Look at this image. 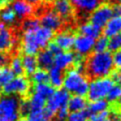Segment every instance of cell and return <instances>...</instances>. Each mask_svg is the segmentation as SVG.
Instances as JSON below:
<instances>
[{
  "label": "cell",
  "mask_w": 121,
  "mask_h": 121,
  "mask_svg": "<svg viewBox=\"0 0 121 121\" xmlns=\"http://www.w3.org/2000/svg\"><path fill=\"white\" fill-rule=\"evenodd\" d=\"M85 68L93 78L109 77L114 68L111 52H95L88 58Z\"/></svg>",
  "instance_id": "obj_1"
},
{
  "label": "cell",
  "mask_w": 121,
  "mask_h": 121,
  "mask_svg": "<svg viewBox=\"0 0 121 121\" xmlns=\"http://www.w3.org/2000/svg\"><path fill=\"white\" fill-rule=\"evenodd\" d=\"M64 74L62 87L69 94L85 96L88 92L89 81L82 72L77 68H69Z\"/></svg>",
  "instance_id": "obj_2"
},
{
  "label": "cell",
  "mask_w": 121,
  "mask_h": 121,
  "mask_svg": "<svg viewBox=\"0 0 121 121\" xmlns=\"http://www.w3.org/2000/svg\"><path fill=\"white\" fill-rule=\"evenodd\" d=\"M20 102L15 95L0 96V121H17L21 113Z\"/></svg>",
  "instance_id": "obj_3"
},
{
  "label": "cell",
  "mask_w": 121,
  "mask_h": 121,
  "mask_svg": "<svg viewBox=\"0 0 121 121\" xmlns=\"http://www.w3.org/2000/svg\"><path fill=\"white\" fill-rule=\"evenodd\" d=\"M114 85L111 78H96L89 81L87 96L90 101L105 99L111 88Z\"/></svg>",
  "instance_id": "obj_4"
},
{
  "label": "cell",
  "mask_w": 121,
  "mask_h": 121,
  "mask_svg": "<svg viewBox=\"0 0 121 121\" xmlns=\"http://www.w3.org/2000/svg\"><path fill=\"white\" fill-rule=\"evenodd\" d=\"M69 97L70 94L66 90H64L63 88H59L57 91H54L50 97H48V99L45 102L44 109L47 111L48 113L54 116L58 110L64 106H67Z\"/></svg>",
  "instance_id": "obj_5"
},
{
  "label": "cell",
  "mask_w": 121,
  "mask_h": 121,
  "mask_svg": "<svg viewBox=\"0 0 121 121\" xmlns=\"http://www.w3.org/2000/svg\"><path fill=\"white\" fill-rule=\"evenodd\" d=\"M30 82L24 76H16L3 86L2 91L9 95H25L29 92Z\"/></svg>",
  "instance_id": "obj_6"
},
{
  "label": "cell",
  "mask_w": 121,
  "mask_h": 121,
  "mask_svg": "<svg viewBox=\"0 0 121 121\" xmlns=\"http://www.w3.org/2000/svg\"><path fill=\"white\" fill-rule=\"evenodd\" d=\"M113 16L112 8L109 4L98 5L90 14V21L98 28H103L109 20Z\"/></svg>",
  "instance_id": "obj_7"
},
{
  "label": "cell",
  "mask_w": 121,
  "mask_h": 121,
  "mask_svg": "<svg viewBox=\"0 0 121 121\" xmlns=\"http://www.w3.org/2000/svg\"><path fill=\"white\" fill-rule=\"evenodd\" d=\"M94 44L95 39L79 34L75 37L73 48L78 56L83 58L91 54V52L94 50Z\"/></svg>",
  "instance_id": "obj_8"
},
{
  "label": "cell",
  "mask_w": 121,
  "mask_h": 121,
  "mask_svg": "<svg viewBox=\"0 0 121 121\" xmlns=\"http://www.w3.org/2000/svg\"><path fill=\"white\" fill-rule=\"evenodd\" d=\"M16 43L15 36L8 26L0 23V52L11 50Z\"/></svg>",
  "instance_id": "obj_9"
},
{
  "label": "cell",
  "mask_w": 121,
  "mask_h": 121,
  "mask_svg": "<svg viewBox=\"0 0 121 121\" xmlns=\"http://www.w3.org/2000/svg\"><path fill=\"white\" fill-rule=\"evenodd\" d=\"M39 20L42 26H44L52 31L59 30L62 26V19L54 10H47L43 12Z\"/></svg>",
  "instance_id": "obj_10"
},
{
  "label": "cell",
  "mask_w": 121,
  "mask_h": 121,
  "mask_svg": "<svg viewBox=\"0 0 121 121\" xmlns=\"http://www.w3.org/2000/svg\"><path fill=\"white\" fill-rule=\"evenodd\" d=\"M22 50L25 55H37L40 51L34 38V30H23L22 35Z\"/></svg>",
  "instance_id": "obj_11"
},
{
  "label": "cell",
  "mask_w": 121,
  "mask_h": 121,
  "mask_svg": "<svg viewBox=\"0 0 121 121\" xmlns=\"http://www.w3.org/2000/svg\"><path fill=\"white\" fill-rule=\"evenodd\" d=\"M76 57L71 51H60L54 56V66L60 68V70H67L76 62Z\"/></svg>",
  "instance_id": "obj_12"
},
{
  "label": "cell",
  "mask_w": 121,
  "mask_h": 121,
  "mask_svg": "<svg viewBox=\"0 0 121 121\" xmlns=\"http://www.w3.org/2000/svg\"><path fill=\"white\" fill-rule=\"evenodd\" d=\"M15 15L19 19H26L31 17L34 13V7L26 0H14L11 7Z\"/></svg>",
  "instance_id": "obj_13"
},
{
  "label": "cell",
  "mask_w": 121,
  "mask_h": 121,
  "mask_svg": "<svg viewBox=\"0 0 121 121\" xmlns=\"http://www.w3.org/2000/svg\"><path fill=\"white\" fill-rule=\"evenodd\" d=\"M34 38L36 41L37 45L39 46L40 50L44 49L47 47V45L51 43V41L54 38V31L40 26L37 29L34 30Z\"/></svg>",
  "instance_id": "obj_14"
},
{
  "label": "cell",
  "mask_w": 121,
  "mask_h": 121,
  "mask_svg": "<svg viewBox=\"0 0 121 121\" xmlns=\"http://www.w3.org/2000/svg\"><path fill=\"white\" fill-rule=\"evenodd\" d=\"M75 36L69 31H60L57 33L53 41L60 48L61 51H70L73 48Z\"/></svg>",
  "instance_id": "obj_15"
},
{
  "label": "cell",
  "mask_w": 121,
  "mask_h": 121,
  "mask_svg": "<svg viewBox=\"0 0 121 121\" xmlns=\"http://www.w3.org/2000/svg\"><path fill=\"white\" fill-rule=\"evenodd\" d=\"M53 9L61 19H68L73 14V6L69 0H54Z\"/></svg>",
  "instance_id": "obj_16"
},
{
  "label": "cell",
  "mask_w": 121,
  "mask_h": 121,
  "mask_svg": "<svg viewBox=\"0 0 121 121\" xmlns=\"http://www.w3.org/2000/svg\"><path fill=\"white\" fill-rule=\"evenodd\" d=\"M36 59H37L38 67L44 70H48L54 64V55L47 48L39 51Z\"/></svg>",
  "instance_id": "obj_17"
},
{
  "label": "cell",
  "mask_w": 121,
  "mask_h": 121,
  "mask_svg": "<svg viewBox=\"0 0 121 121\" xmlns=\"http://www.w3.org/2000/svg\"><path fill=\"white\" fill-rule=\"evenodd\" d=\"M48 74V82L53 88H61L63 82V71L56 66H52L47 71Z\"/></svg>",
  "instance_id": "obj_18"
},
{
  "label": "cell",
  "mask_w": 121,
  "mask_h": 121,
  "mask_svg": "<svg viewBox=\"0 0 121 121\" xmlns=\"http://www.w3.org/2000/svg\"><path fill=\"white\" fill-rule=\"evenodd\" d=\"M103 28L104 36L108 38L116 34H121V16H112Z\"/></svg>",
  "instance_id": "obj_19"
},
{
  "label": "cell",
  "mask_w": 121,
  "mask_h": 121,
  "mask_svg": "<svg viewBox=\"0 0 121 121\" xmlns=\"http://www.w3.org/2000/svg\"><path fill=\"white\" fill-rule=\"evenodd\" d=\"M71 5L84 13H91L98 5L99 0H69Z\"/></svg>",
  "instance_id": "obj_20"
},
{
  "label": "cell",
  "mask_w": 121,
  "mask_h": 121,
  "mask_svg": "<svg viewBox=\"0 0 121 121\" xmlns=\"http://www.w3.org/2000/svg\"><path fill=\"white\" fill-rule=\"evenodd\" d=\"M87 105L88 104H87V100H86L85 96L73 95L72 96L69 97V100L67 103V108H68L69 112H78V111L86 110Z\"/></svg>",
  "instance_id": "obj_21"
},
{
  "label": "cell",
  "mask_w": 121,
  "mask_h": 121,
  "mask_svg": "<svg viewBox=\"0 0 121 121\" xmlns=\"http://www.w3.org/2000/svg\"><path fill=\"white\" fill-rule=\"evenodd\" d=\"M78 32L80 35H84L93 39H96L101 34V29L93 25L91 22H84L78 26Z\"/></svg>",
  "instance_id": "obj_22"
},
{
  "label": "cell",
  "mask_w": 121,
  "mask_h": 121,
  "mask_svg": "<svg viewBox=\"0 0 121 121\" xmlns=\"http://www.w3.org/2000/svg\"><path fill=\"white\" fill-rule=\"evenodd\" d=\"M52 115L47 112V111L43 108L42 110L30 111L26 114V118L25 121H51Z\"/></svg>",
  "instance_id": "obj_23"
},
{
  "label": "cell",
  "mask_w": 121,
  "mask_h": 121,
  "mask_svg": "<svg viewBox=\"0 0 121 121\" xmlns=\"http://www.w3.org/2000/svg\"><path fill=\"white\" fill-rule=\"evenodd\" d=\"M22 59V65L24 72H26L27 75H31L37 68H38V63H37V59L33 55H25L23 56Z\"/></svg>",
  "instance_id": "obj_24"
},
{
  "label": "cell",
  "mask_w": 121,
  "mask_h": 121,
  "mask_svg": "<svg viewBox=\"0 0 121 121\" xmlns=\"http://www.w3.org/2000/svg\"><path fill=\"white\" fill-rule=\"evenodd\" d=\"M108 108H109V102L106 99H99V100L91 101V103L87 105L86 111L88 112L89 114H94L106 111L108 110Z\"/></svg>",
  "instance_id": "obj_25"
},
{
  "label": "cell",
  "mask_w": 121,
  "mask_h": 121,
  "mask_svg": "<svg viewBox=\"0 0 121 121\" xmlns=\"http://www.w3.org/2000/svg\"><path fill=\"white\" fill-rule=\"evenodd\" d=\"M45 102H46L45 98H43V96H41V95H37L35 93H32V95H30L29 99L27 100L28 107H29V112L30 111H36V110L43 109L44 106H45Z\"/></svg>",
  "instance_id": "obj_26"
},
{
  "label": "cell",
  "mask_w": 121,
  "mask_h": 121,
  "mask_svg": "<svg viewBox=\"0 0 121 121\" xmlns=\"http://www.w3.org/2000/svg\"><path fill=\"white\" fill-rule=\"evenodd\" d=\"M54 91L55 88H53L49 83H41V84H35L32 93H35L47 100L48 97H50V95L54 93Z\"/></svg>",
  "instance_id": "obj_27"
},
{
  "label": "cell",
  "mask_w": 121,
  "mask_h": 121,
  "mask_svg": "<svg viewBox=\"0 0 121 121\" xmlns=\"http://www.w3.org/2000/svg\"><path fill=\"white\" fill-rule=\"evenodd\" d=\"M0 20L6 26H12L16 23L17 17L11 8L8 7L0 11Z\"/></svg>",
  "instance_id": "obj_28"
},
{
  "label": "cell",
  "mask_w": 121,
  "mask_h": 121,
  "mask_svg": "<svg viewBox=\"0 0 121 121\" xmlns=\"http://www.w3.org/2000/svg\"><path fill=\"white\" fill-rule=\"evenodd\" d=\"M31 79L35 84L48 83V74L47 71L42 68H37L31 74Z\"/></svg>",
  "instance_id": "obj_29"
},
{
  "label": "cell",
  "mask_w": 121,
  "mask_h": 121,
  "mask_svg": "<svg viewBox=\"0 0 121 121\" xmlns=\"http://www.w3.org/2000/svg\"><path fill=\"white\" fill-rule=\"evenodd\" d=\"M10 70L14 74V76H22L24 73L23 65H22V59L19 56H14L10 60Z\"/></svg>",
  "instance_id": "obj_30"
},
{
  "label": "cell",
  "mask_w": 121,
  "mask_h": 121,
  "mask_svg": "<svg viewBox=\"0 0 121 121\" xmlns=\"http://www.w3.org/2000/svg\"><path fill=\"white\" fill-rule=\"evenodd\" d=\"M14 74L8 66H1L0 67V85L4 86L9 81H10L14 78Z\"/></svg>",
  "instance_id": "obj_31"
},
{
  "label": "cell",
  "mask_w": 121,
  "mask_h": 121,
  "mask_svg": "<svg viewBox=\"0 0 121 121\" xmlns=\"http://www.w3.org/2000/svg\"><path fill=\"white\" fill-rule=\"evenodd\" d=\"M66 121H89V113L86 110L70 112Z\"/></svg>",
  "instance_id": "obj_32"
},
{
  "label": "cell",
  "mask_w": 121,
  "mask_h": 121,
  "mask_svg": "<svg viewBox=\"0 0 121 121\" xmlns=\"http://www.w3.org/2000/svg\"><path fill=\"white\" fill-rule=\"evenodd\" d=\"M108 49L111 52L121 49V34H116L108 38Z\"/></svg>",
  "instance_id": "obj_33"
},
{
  "label": "cell",
  "mask_w": 121,
  "mask_h": 121,
  "mask_svg": "<svg viewBox=\"0 0 121 121\" xmlns=\"http://www.w3.org/2000/svg\"><path fill=\"white\" fill-rule=\"evenodd\" d=\"M95 52H104L108 50V37L106 36H99L95 40L94 44Z\"/></svg>",
  "instance_id": "obj_34"
},
{
  "label": "cell",
  "mask_w": 121,
  "mask_h": 121,
  "mask_svg": "<svg viewBox=\"0 0 121 121\" xmlns=\"http://www.w3.org/2000/svg\"><path fill=\"white\" fill-rule=\"evenodd\" d=\"M106 98H107L108 102H116V101L120 100V98H121V86L114 84L111 88V90L109 91Z\"/></svg>",
  "instance_id": "obj_35"
},
{
  "label": "cell",
  "mask_w": 121,
  "mask_h": 121,
  "mask_svg": "<svg viewBox=\"0 0 121 121\" xmlns=\"http://www.w3.org/2000/svg\"><path fill=\"white\" fill-rule=\"evenodd\" d=\"M41 26L40 20L35 17H28L23 23V30H35Z\"/></svg>",
  "instance_id": "obj_36"
},
{
  "label": "cell",
  "mask_w": 121,
  "mask_h": 121,
  "mask_svg": "<svg viewBox=\"0 0 121 121\" xmlns=\"http://www.w3.org/2000/svg\"><path fill=\"white\" fill-rule=\"evenodd\" d=\"M111 112L109 110L103 111L98 113H94V114H89V121H105L106 119L110 118Z\"/></svg>",
  "instance_id": "obj_37"
},
{
  "label": "cell",
  "mask_w": 121,
  "mask_h": 121,
  "mask_svg": "<svg viewBox=\"0 0 121 121\" xmlns=\"http://www.w3.org/2000/svg\"><path fill=\"white\" fill-rule=\"evenodd\" d=\"M69 110L67 108V106H64L62 108H60V110H58V112L55 113L56 115V120L57 121H66V118L69 114Z\"/></svg>",
  "instance_id": "obj_38"
},
{
  "label": "cell",
  "mask_w": 121,
  "mask_h": 121,
  "mask_svg": "<svg viewBox=\"0 0 121 121\" xmlns=\"http://www.w3.org/2000/svg\"><path fill=\"white\" fill-rule=\"evenodd\" d=\"M112 58L113 67L121 70V49L113 52V54H112Z\"/></svg>",
  "instance_id": "obj_39"
},
{
  "label": "cell",
  "mask_w": 121,
  "mask_h": 121,
  "mask_svg": "<svg viewBox=\"0 0 121 121\" xmlns=\"http://www.w3.org/2000/svg\"><path fill=\"white\" fill-rule=\"evenodd\" d=\"M111 79L115 85L121 86V70L117 69L115 71H112L111 74Z\"/></svg>",
  "instance_id": "obj_40"
},
{
  "label": "cell",
  "mask_w": 121,
  "mask_h": 121,
  "mask_svg": "<svg viewBox=\"0 0 121 121\" xmlns=\"http://www.w3.org/2000/svg\"><path fill=\"white\" fill-rule=\"evenodd\" d=\"M47 49H48V50H49V51H50L54 56H55L56 54H58V53H60V52L61 51V50H60V47H59V46H58L54 42H51V43L47 45Z\"/></svg>",
  "instance_id": "obj_41"
},
{
  "label": "cell",
  "mask_w": 121,
  "mask_h": 121,
  "mask_svg": "<svg viewBox=\"0 0 121 121\" xmlns=\"http://www.w3.org/2000/svg\"><path fill=\"white\" fill-rule=\"evenodd\" d=\"M112 8L113 16H121V4H115Z\"/></svg>",
  "instance_id": "obj_42"
},
{
  "label": "cell",
  "mask_w": 121,
  "mask_h": 121,
  "mask_svg": "<svg viewBox=\"0 0 121 121\" xmlns=\"http://www.w3.org/2000/svg\"><path fill=\"white\" fill-rule=\"evenodd\" d=\"M8 61H9L8 55H6L4 52H0V67L1 66H5Z\"/></svg>",
  "instance_id": "obj_43"
},
{
  "label": "cell",
  "mask_w": 121,
  "mask_h": 121,
  "mask_svg": "<svg viewBox=\"0 0 121 121\" xmlns=\"http://www.w3.org/2000/svg\"><path fill=\"white\" fill-rule=\"evenodd\" d=\"M26 1L29 2V3H30V4H32V5H37V4L41 3L43 0H26Z\"/></svg>",
  "instance_id": "obj_44"
},
{
  "label": "cell",
  "mask_w": 121,
  "mask_h": 121,
  "mask_svg": "<svg viewBox=\"0 0 121 121\" xmlns=\"http://www.w3.org/2000/svg\"><path fill=\"white\" fill-rule=\"evenodd\" d=\"M116 4H121V0H113Z\"/></svg>",
  "instance_id": "obj_45"
},
{
  "label": "cell",
  "mask_w": 121,
  "mask_h": 121,
  "mask_svg": "<svg viewBox=\"0 0 121 121\" xmlns=\"http://www.w3.org/2000/svg\"><path fill=\"white\" fill-rule=\"evenodd\" d=\"M1 94H2V86L0 85V96H1Z\"/></svg>",
  "instance_id": "obj_46"
},
{
  "label": "cell",
  "mask_w": 121,
  "mask_h": 121,
  "mask_svg": "<svg viewBox=\"0 0 121 121\" xmlns=\"http://www.w3.org/2000/svg\"><path fill=\"white\" fill-rule=\"evenodd\" d=\"M105 121H113V120H112V119H111V118H108V119H106Z\"/></svg>",
  "instance_id": "obj_47"
},
{
  "label": "cell",
  "mask_w": 121,
  "mask_h": 121,
  "mask_svg": "<svg viewBox=\"0 0 121 121\" xmlns=\"http://www.w3.org/2000/svg\"><path fill=\"white\" fill-rule=\"evenodd\" d=\"M17 121H25V120H24V119H18Z\"/></svg>",
  "instance_id": "obj_48"
},
{
  "label": "cell",
  "mask_w": 121,
  "mask_h": 121,
  "mask_svg": "<svg viewBox=\"0 0 121 121\" xmlns=\"http://www.w3.org/2000/svg\"><path fill=\"white\" fill-rule=\"evenodd\" d=\"M99 1H100V0H99ZM101 1H106V0H101Z\"/></svg>",
  "instance_id": "obj_49"
},
{
  "label": "cell",
  "mask_w": 121,
  "mask_h": 121,
  "mask_svg": "<svg viewBox=\"0 0 121 121\" xmlns=\"http://www.w3.org/2000/svg\"><path fill=\"white\" fill-rule=\"evenodd\" d=\"M120 101H121V98H120Z\"/></svg>",
  "instance_id": "obj_50"
}]
</instances>
